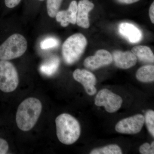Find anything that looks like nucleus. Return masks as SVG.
<instances>
[{
    "label": "nucleus",
    "mask_w": 154,
    "mask_h": 154,
    "mask_svg": "<svg viewBox=\"0 0 154 154\" xmlns=\"http://www.w3.org/2000/svg\"><path fill=\"white\" fill-rule=\"evenodd\" d=\"M42 110V104L36 98L30 97L20 104L16 115L17 126L22 131H28L36 124Z\"/></svg>",
    "instance_id": "f257e3e1"
},
{
    "label": "nucleus",
    "mask_w": 154,
    "mask_h": 154,
    "mask_svg": "<svg viewBox=\"0 0 154 154\" xmlns=\"http://www.w3.org/2000/svg\"><path fill=\"white\" fill-rule=\"evenodd\" d=\"M57 135L64 144H72L79 139L81 134V126L75 117L68 113H63L56 118Z\"/></svg>",
    "instance_id": "f03ea898"
},
{
    "label": "nucleus",
    "mask_w": 154,
    "mask_h": 154,
    "mask_svg": "<svg viewBox=\"0 0 154 154\" xmlns=\"http://www.w3.org/2000/svg\"><path fill=\"white\" fill-rule=\"evenodd\" d=\"M87 43V38L81 33H75L67 38L62 49L66 63L71 65L79 60L85 51Z\"/></svg>",
    "instance_id": "7ed1b4c3"
},
{
    "label": "nucleus",
    "mask_w": 154,
    "mask_h": 154,
    "mask_svg": "<svg viewBox=\"0 0 154 154\" xmlns=\"http://www.w3.org/2000/svg\"><path fill=\"white\" fill-rule=\"evenodd\" d=\"M27 48L28 42L24 36L18 33L13 34L0 45V60H9L20 57Z\"/></svg>",
    "instance_id": "20e7f679"
},
{
    "label": "nucleus",
    "mask_w": 154,
    "mask_h": 154,
    "mask_svg": "<svg viewBox=\"0 0 154 154\" xmlns=\"http://www.w3.org/2000/svg\"><path fill=\"white\" fill-rule=\"evenodd\" d=\"M19 84L17 69L8 60H0V90L11 93L17 89Z\"/></svg>",
    "instance_id": "39448f33"
},
{
    "label": "nucleus",
    "mask_w": 154,
    "mask_h": 154,
    "mask_svg": "<svg viewBox=\"0 0 154 154\" xmlns=\"http://www.w3.org/2000/svg\"><path fill=\"white\" fill-rule=\"evenodd\" d=\"M122 99L117 94L107 89L99 91L95 99V104L99 107L104 106L108 113L116 112L121 107Z\"/></svg>",
    "instance_id": "423d86ee"
},
{
    "label": "nucleus",
    "mask_w": 154,
    "mask_h": 154,
    "mask_svg": "<svg viewBox=\"0 0 154 154\" xmlns=\"http://www.w3.org/2000/svg\"><path fill=\"white\" fill-rule=\"evenodd\" d=\"M144 123V116L138 114L119 122L116 125L115 130L121 134H136L140 132Z\"/></svg>",
    "instance_id": "0eeeda50"
},
{
    "label": "nucleus",
    "mask_w": 154,
    "mask_h": 154,
    "mask_svg": "<svg viewBox=\"0 0 154 154\" xmlns=\"http://www.w3.org/2000/svg\"><path fill=\"white\" fill-rule=\"evenodd\" d=\"M113 60V57L109 51L105 49H100L96 51L95 55L86 58L84 64L89 69L95 70L110 64Z\"/></svg>",
    "instance_id": "6e6552de"
},
{
    "label": "nucleus",
    "mask_w": 154,
    "mask_h": 154,
    "mask_svg": "<svg viewBox=\"0 0 154 154\" xmlns=\"http://www.w3.org/2000/svg\"><path fill=\"white\" fill-rule=\"evenodd\" d=\"M74 79L77 82L82 85L87 94L90 96H93L96 94V77L91 72L85 69H78L73 73Z\"/></svg>",
    "instance_id": "1a4fd4ad"
},
{
    "label": "nucleus",
    "mask_w": 154,
    "mask_h": 154,
    "mask_svg": "<svg viewBox=\"0 0 154 154\" xmlns=\"http://www.w3.org/2000/svg\"><path fill=\"white\" fill-rule=\"evenodd\" d=\"M94 4L89 0H81L78 4L76 17L77 25L81 28H88L90 26L88 14L94 9Z\"/></svg>",
    "instance_id": "9d476101"
},
{
    "label": "nucleus",
    "mask_w": 154,
    "mask_h": 154,
    "mask_svg": "<svg viewBox=\"0 0 154 154\" xmlns=\"http://www.w3.org/2000/svg\"><path fill=\"white\" fill-rule=\"evenodd\" d=\"M77 8L76 1H72L67 10L57 12L55 17L57 21L60 22L61 25L63 27L68 26L69 23L75 25L76 23Z\"/></svg>",
    "instance_id": "9b49d317"
},
{
    "label": "nucleus",
    "mask_w": 154,
    "mask_h": 154,
    "mask_svg": "<svg viewBox=\"0 0 154 154\" xmlns=\"http://www.w3.org/2000/svg\"><path fill=\"white\" fill-rule=\"evenodd\" d=\"M113 59L116 66L120 69H128L135 65L137 58L131 51H115Z\"/></svg>",
    "instance_id": "f8f14e48"
},
{
    "label": "nucleus",
    "mask_w": 154,
    "mask_h": 154,
    "mask_svg": "<svg viewBox=\"0 0 154 154\" xmlns=\"http://www.w3.org/2000/svg\"><path fill=\"white\" fill-rule=\"evenodd\" d=\"M119 30L122 36L131 43H137L142 39L143 34L141 30L131 23H121L119 27Z\"/></svg>",
    "instance_id": "ddd939ff"
},
{
    "label": "nucleus",
    "mask_w": 154,
    "mask_h": 154,
    "mask_svg": "<svg viewBox=\"0 0 154 154\" xmlns=\"http://www.w3.org/2000/svg\"><path fill=\"white\" fill-rule=\"evenodd\" d=\"M131 52L137 59L145 63H153L154 55L150 48L144 45H138L133 48Z\"/></svg>",
    "instance_id": "4468645a"
},
{
    "label": "nucleus",
    "mask_w": 154,
    "mask_h": 154,
    "mask_svg": "<svg viewBox=\"0 0 154 154\" xmlns=\"http://www.w3.org/2000/svg\"><path fill=\"white\" fill-rule=\"evenodd\" d=\"M137 79L142 82H150L154 80L153 65L144 66L138 69L136 74Z\"/></svg>",
    "instance_id": "2eb2a0df"
},
{
    "label": "nucleus",
    "mask_w": 154,
    "mask_h": 154,
    "mask_svg": "<svg viewBox=\"0 0 154 154\" xmlns=\"http://www.w3.org/2000/svg\"><path fill=\"white\" fill-rule=\"evenodd\" d=\"M60 63V59L57 57H54L42 64L40 67V71L46 75H52L57 71Z\"/></svg>",
    "instance_id": "dca6fc26"
},
{
    "label": "nucleus",
    "mask_w": 154,
    "mask_h": 154,
    "mask_svg": "<svg viewBox=\"0 0 154 154\" xmlns=\"http://www.w3.org/2000/svg\"><path fill=\"white\" fill-rule=\"evenodd\" d=\"M91 154H121V149L119 146L115 144L109 145L94 149L91 151Z\"/></svg>",
    "instance_id": "f3484780"
},
{
    "label": "nucleus",
    "mask_w": 154,
    "mask_h": 154,
    "mask_svg": "<svg viewBox=\"0 0 154 154\" xmlns=\"http://www.w3.org/2000/svg\"><path fill=\"white\" fill-rule=\"evenodd\" d=\"M63 0H47V10L48 16L54 18L59 11Z\"/></svg>",
    "instance_id": "a211bd4d"
},
{
    "label": "nucleus",
    "mask_w": 154,
    "mask_h": 154,
    "mask_svg": "<svg viewBox=\"0 0 154 154\" xmlns=\"http://www.w3.org/2000/svg\"><path fill=\"white\" fill-rule=\"evenodd\" d=\"M145 118L147 128L153 137H154V112L153 110H149L146 113Z\"/></svg>",
    "instance_id": "6ab92c4d"
},
{
    "label": "nucleus",
    "mask_w": 154,
    "mask_h": 154,
    "mask_svg": "<svg viewBox=\"0 0 154 154\" xmlns=\"http://www.w3.org/2000/svg\"><path fill=\"white\" fill-rule=\"evenodd\" d=\"M59 41L54 37H48L45 38L40 43V48L42 50H47L58 46Z\"/></svg>",
    "instance_id": "aec40b11"
},
{
    "label": "nucleus",
    "mask_w": 154,
    "mask_h": 154,
    "mask_svg": "<svg viewBox=\"0 0 154 154\" xmlns=\"http://www.w3.org/2000/svg\"><path fill=\"white\" fill-rule=\"evenodd\" d=\"M140 152L142 154H154V143L153 141L151 144L148 143H144L140 147Z\"/></svg>",
    "instance_id": "412c9836"
},
{
    "label": "nucleus",
    "mask_w": 154,
    "mask_h": 154,
    "mask_svg": "<svg viewBox=\"0 0 154 154\" xmlns=\"http://www.w3.org/2000/svg\"><path fill=\"white\" fill-rule=\"evenodd\" d=\"M9 149L8 142L3 139L0 138V154H5Z\"/></svg>",
    "instance_id": "4be33fe9"
},
{
    "label": "nucleus",
    "mask_w": 154,
    "mask_h": 154,
    "mask_svg": "<svg viewBox=\"0 0 154 154\" xmlns=\"http://www.w3.org/2000/svg\"><path fill=\"white\" fill-rule=\"evenodd\" d=\"M21 0H5V5L9 8H13L19 5Z\"/></svg>",
    "instance_id": "5701e85b"
},
{
    "label": "nucleus",
    "mask_w": 154,
    "mask_h": 154,
    "mask_svg": "<svg viewBox=\"0 0 154 154\" xmlns=\"http://www.w3.org/2000/svg\"><path fill=\"white\" fill-rule=\"evenodd\" d=\"M150 19L152 24L154 23V2H153L149 10Z\"/></svg>",
    "instance_id": "b1692460"
},
{
    "label": "nucleus",
    "mask_w": 154,
    "mask_h": 154,
    "mask_svg": "<svg viewBox=\"0 0 154 154\" xmlns=\"http://www.w3.org/2000/svg\"><path fill=\"white\" fill-rule=\"evenodd\" d=\"M118 2L121 3V4H133V3L137 2H139L140 0H116Z\"/></svg>",
    "instance_id": "393cba45"
},
{
    "label": "nucleus",
    "mask_w": 154,
    "mask_h": 154,
    "mask_svg": "<svg viewBox=\"0 0 154 154\" xmlns=\"http://www.w3.org/2000/svg\"><path fill=\"white\" fill-rule=\"evenodd\" d=\"M39 1H43V0H39Z\"/></svg>",
    "instance_id": "a878e982"
}]
</instances>
